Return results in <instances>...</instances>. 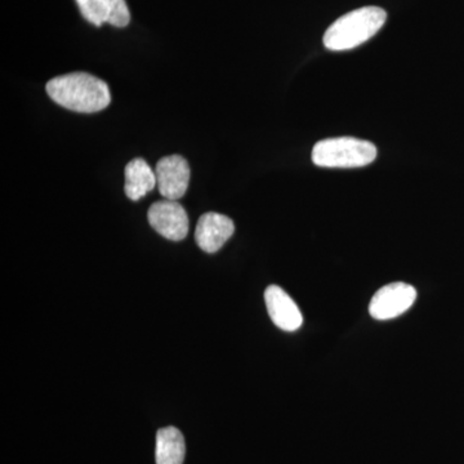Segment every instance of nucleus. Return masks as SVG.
Instances as JSON below:
<instances>
[{
    "label": "nucleus",
    "instance_id": "obj_9",
    "mask_svg": "<svg viewBox=\"0 0 464 464\" xmlns=\"http://www.w3.org/2000/svg\"><path fill=\"white\" fill-rule=\"evenodd\" d=\"M82 16L96 26L110 24L125 27L130 23V8L125 0H75Z\"/></svg>",
    "mask_w": 464,
    "mask_h": 464
},
{
    "label": "nucleus",
    "instance_id": "obj_11",
    "mask_svg": "<svg viewBox=\"0 0 464 464\" xmlns=\"http://www.w3.org/2000/svg\"><path fill=\"white\" fill-rule=\"evenodd\" d=\"M186 445L182 432L176 427H164L157 433V464H183Z\"/></svg>",
    "mask_w": 464,
    "mask_h": 464
},
{
    "label": "nucleus",
    "instance_id": "obj_3",
    "mask_svg": "<svg viewBox=\"0 0 464 464\" xmlns=\"http://www.w3.org/2000/svg\"><path fill=\"white\" fill-rule=\"evenodd\" d=\"M378 150L374 143L356 137H334L314 146V164L322 168H362L373 163Z\"/></svg>",
    "mask_w": 464,
    "mask_h": 464
},
{
    "label": "nucleus",
    "instance_id": "obj_8",
    "mask_svg": "<svg viewBox=\"0 0 464 464\" xmlns=\"http://www.w3.org/2000/svg\"><path fill=\"white\" fill-rule=\"evenodd\" d=\"M268 315L277 328L285 332L298 331L304 323V316L292 297L277 285H270L265 292Z\"/></svg>",
    "mask_w": 464,
    "mask_h": 464
},
{
    "label": "nucleus",
    "instance_id": "obj_10",
    "mask_svg": "<svg viewBox=\"0 0 464 464\" xmlns=\"http://www.w3.org/2000/svg\"><path fill=\"white\" fill-rule=\"evenodd\" d=\"M157 186V174L141 158L133 159L125 167V195L130 200L142 199Z\"/></svg>",
    "mask_w": 464,
    "mask_h": 464
},
{
    "label": "nucleus",
    "instance_id": "obj_2",
    "mask_svg": "<svg viewBox=\"0 0 464 464\" xmlns=\"http://www.w3.org/2000/svg\"><path fill=\"white\" fill-rule=\"evenodd\" d=\"M387 14L380 7H362L338 18L324 34V45L329 51H350L364 44L380 32Z\"/></svg>",
    "mask_w": 464,
    "mask_h": 464
},
{
    "label": "nucleus",
    "instance_id": "obj_6",
    "mask_svg": "<svg viewBox=\"0 0 464 464\" xmlns=\"http://www.w3.org/2000/svg\"><path fill=\"white\" fill-rule=\"evenodd\" d=\"M157 186L160 195L168 200L181 199L190 183V166L185 158L170 155L160 159L155 168Z\"/></svg>",
    "mask_w": 464,
    "mask_h": 464
},
{
    "label": "nucleus",
    "instance_id": "obj_7",
    "mask_svg": "<svg viewBox=\"0 0 464 464\" xmlns=\"http://www.w3.org/2000/svg\"><path fill=\"white\" fill-rule=\"evenodd\" d=\"M235 232V225L227 216L210 212L200 217L195 230V240L206 253L218 252Z\"/></svg>",
    "mask_w": 464,
    "mask_h": 464
},
{
    "label": "nucleus",
    "instance_id": "obj_5",
    "mask_svg": "<svg viewBox=\"0 0 464 464\" xmlns=\"http://www.w3.org/2000/svg\"><path fill=\"white\" fill-rule=\"evenodd\" d=\"M150 225L168 240L181 241L188 234V216L176 200H161L150 207Z\"/></svg>",
    "mask_w": 464,
    "mask_h": 464
},
{
    "label": "nucleus",
    "instance_id": "obj_4",
    "mask_svg": "<svg viewBox=\"0 0 464 464\" xmlns=\"http://www.w3.org/2000/svg\"><path fill=\"white\" fill-rule=\"evenodd\" d=\"M417 298V290L406 283L384 285L372 298L369 313L375 320L395 319L406 313Z\"/></svg>",
    "mask_w": 464,
    "mask_h": 464
},
{
    "label": "nucleus",
    "instance_id": "obj_1",
    "mask_svg": "<svg viewBox=\"0 0 464 464\" xmlns=\"http://www.w3.org/2000/svg\"><path fill=\"white\" fill-rule=\"evenodd\" d=\"M45 90L57 105L83 114L102 111L111 102L109 85L87 72L57 76Z\"/></svg>",
    "mask_w": 464,
    "mask_h": 464
}]
</instances>
